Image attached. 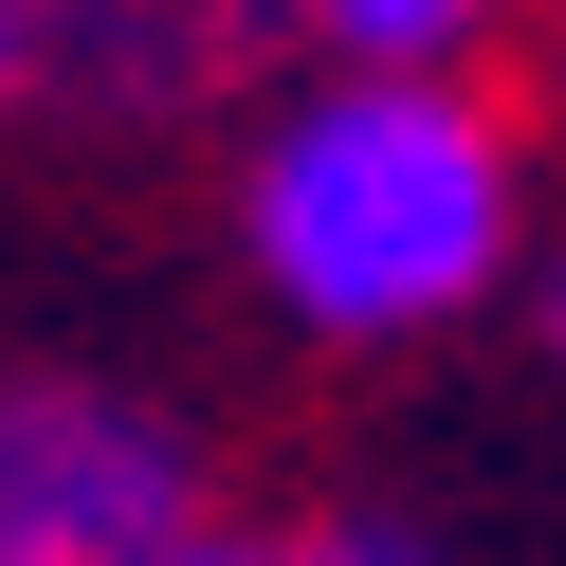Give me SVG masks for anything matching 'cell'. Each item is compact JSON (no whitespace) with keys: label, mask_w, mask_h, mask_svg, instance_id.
<instances>
[{"label":"cell","mask_w":566,"mask_h":566,"mask_svg":"<svg viewBox=\"0 0 566 566\" xmlns=\"http://www.w3.org/2000/svg\"><path fill=\"white\" fill-rule=\"evenodd\" d=\"M201 530V457L128 384H0V566H147Z\"/></svg>","instance_id":"obj_2"},{"label":"cell","mask_w":566,"mask_h":566,"mask_svg":"<svg viewBox=\"0 0 566 566\" xmlns=\"http://www.w3.org/2000/svg\"><path fill=\"white\" fill-rule=\"evenodd\" d=\"M19 74H38V0H0V92H19Z\"/></svg>","instance_id":"obj_7"},{"label":"cell","mask_w":566,"mask_h":566,"mask_svg":"<svg viewBox=\"0 0 566 566\" xmlns=\"http://www.w3.org/2000/svg\"><path fill=\"white\" fill-rule=\"evenodd\" d=\"M530 165L475 74H311L238 165V256L293 329L329 347H420L475 293H512Z\"/></svg>","instance_id":"obj_1"},{"label":"cell","mask_w":566,"mask_h":566,"mask_svg":"<svg viewBox=\"0 0 566 566\" xmlns=\"http://www.w3.org/2000/svg\"><path fill=\"white\" fill-rule=\"evenodd\" d=\"M293 38H329V74H475L493 0H293Z\"/></svg>","instance_id":"obj_4"},{"label":"cell","mask_w":566,"mask_h":566,"mask_svg":"<svg viewBox=\"0 0 566 566\" xmlns=\"http://www.w3.org/2000/svg\"><path fill=\"white\" fill-rule=\"evenodd\" d=\"M530 329H548V366H566V256H548V274H530Z\"/></svg>","instance_id":"obj_8"},{"label":"cell","mask_w":566,"mask_h":566,"mask_svg":"<svg viewBox=\"0 0 566 566\" xmlns=\"http://www.w3.org/2000/svg\"><path fill=\"white\" fill-rule=\"evenodd\" d=\"M311 566H439V530L420 512H347V530H311Z\"/></svg>","instance_id":"obj_5"},{"label":"cell","mask_w":566,"mask_h":566,"mask_svg":"<svg viewBox=\"0 0 566 566\" xmlns=\"http://www.w3.org/2000/svg\"><path fill=\"white\" fill-rule=\"evenodd\" d=\"M274 38V0H38V74L74 92H220Z\"/></svg>","instance_id":"obj_3"},{"label":"cell","mask_w":566,"mask_h":566,"mask_svg":"<svg viewBox=\"0 0 566 566\" xmlns=\"http://www.w3.org/2000/svg\"><path fill=\"white\" fill-rule=\"evenodd\" d=\"M147 566H311V548H274V530H220V512H201V530H165Z\"/></svg>","instance_id":"obj_6"}]
</instances>
